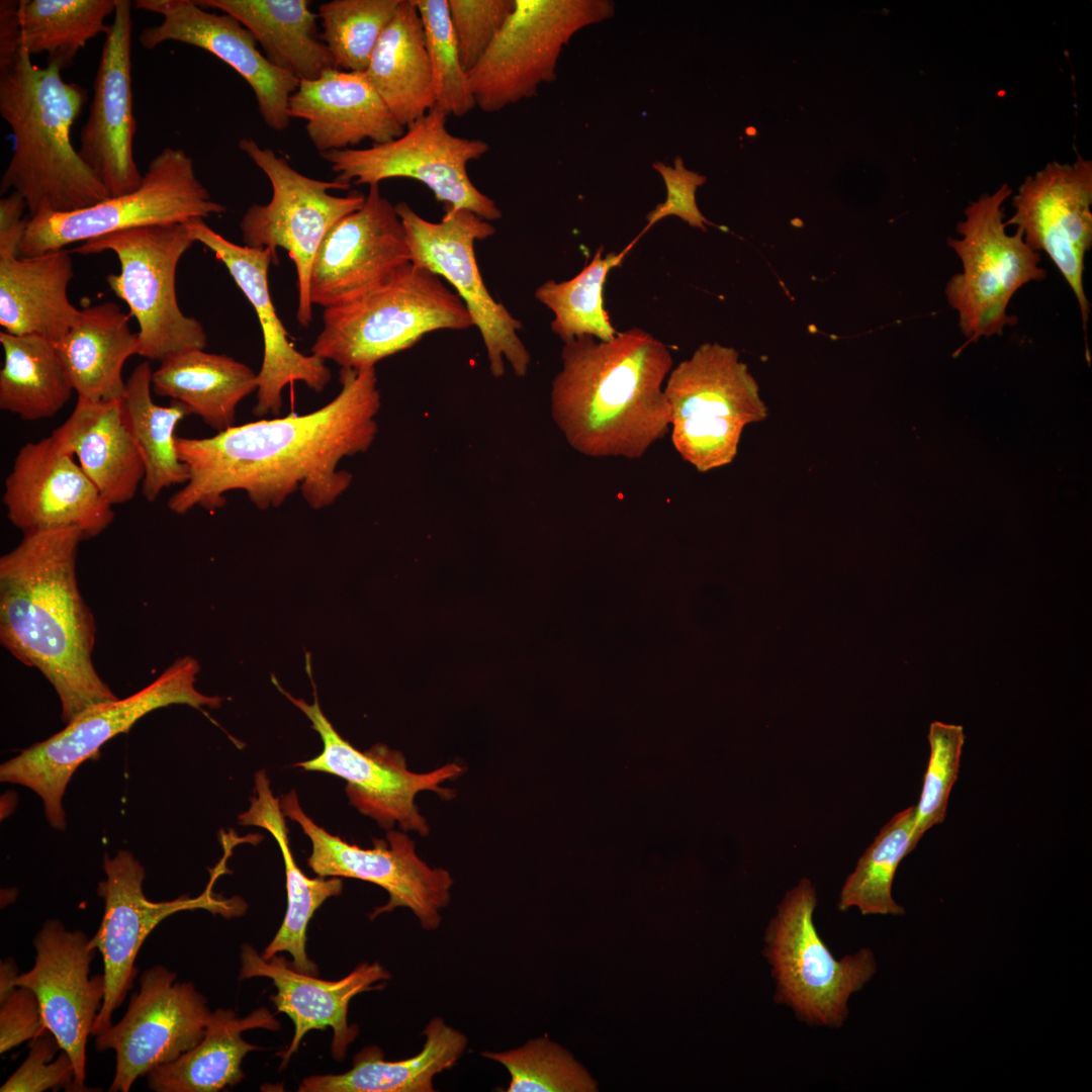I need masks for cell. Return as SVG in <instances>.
I'll return each instance as SVG.
<instances>
[{
    "mask_svg": "<svg viewBox=\"0 0 1092 1092\" xmlns=\"http://www.w3.org/2000/svg\"><path fill=\"white\" fill-rule=\"evenodd\" d=\"M340 383L333 400L306 415L233 426L207 438L177 437L189 477L169 498V510L213 512L238 489L260 510L279 507L297 490L314 510L332 505L352 481L338 465L371 447L381 405L375 367L341 368Z\"/></svg>",
    "mask_w": 1092,
    "mask_h": 1092,
    "instance_id": "cell-1",
    "label": "cell"
},
{
    "mask_svg": "<svg viewBox=\"0 0 1092 1092\" xmlns=\"http://www.w3.org/2000/svg\"><path fill=\"white\" fill-rule=\"evenodd\" d=\"M81 530L63 527L23 533L0 558V641L55 689L62 719L117 700L92 660L95 622L77 580Z\"/></svg>",
    "mask_w": 1092,
    "mask_h": 1092,
    "instance_id": "cell-2",
    "label": "cell"
},
{
    "mask_svg": "<svg viewBox=\"0 0 1092 1092\" xmlns=\"http://www.w3.org/2000/svg\"><path fill=\"white\" fill-rule=\"evenodd\" d=\"M550 408L567 443L594 457L639 459L670 429L664 383L672 369L665 344L633 328L610 341L564 342Z\"/></svg>",
    "mask_w": 1092,
    "mask_h": 1092,
    "instance_id": "cell-3",
    "label": "cell"
},
{
    "mask_svg": "<svg viewBox=\"0 0 1092 1092\" xmlns=\"http://www.w3.org/2000/svg\"><path fill=\"white\" fill-rule=\"evenodd\" d=\"M61 72L56 65H33L21 49L13 65L0 73V114L13 136L1 193L11 189L20 194L29 217L75 211L110 197L71 140L87 92L66 82Z\"/></svg>",
    "mask_w": 1092,
    "mask_h": 1092,
    "instance_id": "cell-4",
    "label": "cell"
},
{
    "mask_svg": "<svg viewBox=\"0 0 1092 1092\" xmlns=\"http://www.w3.org/2000/svg\"><path fill=\"white\" fill-rule=\"evenodd\" d=\"M323 321L311 354L355 370L375 367L431 332L474 327L457 293L441 277L412 262L353 297L324 308Z\"/></svg>",
    "mask_w": 1092,
    "mask_h": 1092,
    "instance_id": "cell-5",
    "label": "cell"
},
{
    "mask_svg": "<svg viewBox=\"0 0 1092 1092\" xmlns=\"http://www.w3.org/2000/svg\"><path fill=\"white\" fill-rule=\"evenodd\" d=\"M199 669V663L193 657L178 658L135 694L85 710L60 732L3 762L1 782L32 790L42 800L51 826L64 829L66 788L78 766L95 755L108 740L127 732L141 718L160 708L220 706L221 698L206 696L196 690Z\"/></svg>",
    "mask_w": 1092,
    "mask_h": 1092,
    "instance_id": "cell-6",
    "label": "cell"
},
{
    "mask_svg": "<svg viewBox=\"0 0 1092 1092\" xmlns=\"http://www.w3.org/2000/svg\"><path fill=\"white\" fill-rule=\"evenodd\" d=\"M1011 194L1004 183L972 201L957 226L961 238L947 240L963 270L947 281L945 296L968 343L1001 335L1005 327L1015 325L1016 316L1007 313L1011 298L1023 285L1046 276L1039 254L1028 247L1022 233L1006 232L1003 204Z\"/></svg>",
    "mask_w": 1092,
    "mask_h": 1092,
    "instance_id": "cell-7",
    "label": "cell"
},
{
    "mask_svg": "<svg viewBox=\"0 0 1092 1092\" xmlns=\"http://www.w3.org/2000/svg\"><path fill=\"white\" fill-rule=\"evenodd\" d=\"M186 222L153 225L107 234L82 243L81 255L113 252L118 274L106 278L139 325V354L152 360L188 349H205L203 326L185 315L176 295V270L184 253L195 243Z\"/></svg>",
    "mask_w": 1092,
    "mask_h": 1092,
    "instance_id": "cell-8",
    "label": "cell"
},
{
    "mask_svg": "<svg viewBox=\"0 0 1092 1092\" xmlns=\"http://www.w3.org/2000/svg\"><path fill=\"white\" fill-rule=\"evenodd\" d=\"M816 891L803 879L786 893L765 932L763 954L777 982L776 1000L812 1024L837 1027L847 1017V1001L876 974L871 949L836 960L813 922Z\"/></svg>",
    "mask_w": 1092,
    "mask_h": 1092,
    "instance_id": "cell-9",
    "label": "cell"
},
{
    "mask_svg": "<svg viewBox=\"0 0 1092 1092\" xmlns=\"http://www.w3.org/2000/svg\"><path fill=\"white\" fill-rule=\"evenodd\" d=\"M225 211L197 178L194 163L182 149L167 147L155 156L141 186L90 207L42 211L28 218L20 257L65 249L120 231L205 218Z\"/></svg>",
    "mask_w": 1092,
    "mask_h": 1092,
    "instance_id": "cell-10",
    "label": "cell"
},
{
    "mask_svg": "<svg viewBox=\"0 0 1092 1092\" xmlns=\"http://www.w3.org/2000/svg\"><path fill=\"white\" fill-rule=\"evenodd\" d=\"M447 117L445 110L434 105L396 139L365 149L329 151L320 157L339 182L372 185L393 178L413 179L425 184L444 210L465 208L487 221L499 219L496 203L474 186L467 172L469 162L488 152V144L452 134Z\"/></svg>",
    "mask_w": 1092,
    "mask_h": 1092,
    "instance_id": "cell-11",
    "label": "cell"
},
{
    "mask_svg": "<svg viewBox=\"0 0 1092 1092\" xmlns=\"http://www.w3.org/2000/svg\"><path fill=\"white\" fill-rule=\"evenodd\" d=\"M239 148L267 176L272 187L270 201L252 204L240 221L245 246L269 249L276 257L277 248L287 251L297 275L296 317L302 327H308L312 322L309 277L317 249L338 221L362 206L365 196L331 194L330 190H347L351 185L301 174L252 138L240 140Z\"/></svg>",
    "mask_w": 1092,
    "mask_h": 1092,
    "instance_id": "cell-12",
    "label": "cell"
},
{
    "mask_svg": "<svg viewBox=\"0 0 1092 1092\" xmlns=\"http://www.w3.org/2000/svg\"><path fill=\"white\" fill-rule=\"evenodd\" d=\"M515 7L467 73L475 105L496 112L556 78L562 48L582 27L611 17L608 0H514Z\"/></svg>",
    "mask_w": 1092,
    "mask_h": 1092,
    "instance_id": "cell-13",
    "label": "cell"
},
{
    "mask_svg": "<svg viewBox=\"0 0 1092 1092\" xmlns=\"http://www.w3.org/2000/svg\"><path fill=\"white\" fill-rule=\"evenodd\" d=\"M395 209L411 262L456 289L481 335L491 374L502 377L507 360L517 376H526L531 357L518 335L522 324L490 295L475 258L474 243L491 237L494 226L465 208L445 209L438 222L425 219L403 201Z\"/></svg>",
    "mask_w": 1092,
    "mask_h": 1092,
    "instance_id": "cell-14",
    "label": "cell"
},
{
    "mask_svg": "<svg viewBox=\"0 0 1092 1092\" xmlns=\"http://www.w3.org/2000/svg\"><path fill=\"white\" fill-rule=\"evenodd\" d=\"M306 671L313 687L312 704L293 698L274 676L272 679L278 690L309 719L312 729L323 740V751L317 756L294 766L307 771L328 772L345 780V791L351 805L374 819L380 827L390 830L397 823L403 831L428 835L429 825L415 802L417 794L432 791L442 799L450 800L455 792L440 786L459 778L465 769L450 762L432 771L419 774L408 770L404 756L387 746L375 745L364 752L359 751L340 736L323 713L311 676L309 655L306 656Z\"/></svg>",
    "mask_w": 1092,
    "mask_h": 1092,
    "instance_id": "cell-15",
    "label": "cell"
},
{
    "mask_svg": "<svg viewBox=\"0 0 1092 1092\" xmlns=\"http://www.w3.org/2000/svg\"><path fill=\"white\" fill-rule=\"evenodd\" d=\"M103 869L106 879L98 885V895L104 899V913L98 930L90 938L91 945L103 959L105 994L95 1019L92 1035L111 1024L118 1008L132 988L138 975L136 956L149 934L168 916L185 910L203 909L225 918L241 916L246 903L239 897L221 898L212 891L218 877L214 872L203 893L197 897L180 896L174 900L154 902L145 896V868L128 850L114 856L105 855Z\"/></svg>",
    "mask_w": 1092,
    "mask_h": 1092,
    "instance_id": "cell-16",
    "label": "cell"
},
{
    "mask_svg": "<svg viewBox=\"0 0 1092 1092\" xmlns=\"http://www.w3.org/2000/svg\"><path fill=\"white\" fill-rule=\"evenodd\" d=\"M280 807L310 839L307 864L318 877L358 879L388 893L387 903L373 910L371 920L404 907L413 911L423 929L439 927L440 911L450 902L453 878L447 870L433 869L422 860L405 833L389 830L385 839H373V848H362L318 826L304 813L294 790L281 798Z\"/></svg>",
    "mask_w": 1092,
    "mask_h": 1092,
    "instance_id": "cell-17",
    "label": "cell"
},
{
    "mask_svg": "<svg viewBox=\"0 0 1092 1092\" xmlns=\"http://www.w3.org/2000/svg\"><path fill=\"white\" fill-rule=\"evenodd\" d=\"M156 965L140 976V988L123 1017L96 1035L97 1051L113 1050L110 1092H127L134 1081L196 1046L211 1017L206 998L191 982Z\"/></svg>",
    "mask_w": 1092,
    "mask_h": 1092,
    "instance_id": "cell-18",
    "label": "cell"
},
{
    "mask_svg": "<svg viewBox=\"0 0 1092 1092\" xmlns=\"http://www.w3.org/2000/svg\"><path fill=\"white\" fill-rule=\"evenodd\" d=\"M1092 162H1053L1020 185L1012 199L1016 226L1030 249L1043 251L1072 289L1086 331L1090 302L1083 285L1084 259L1092 246Z\"/></svg>",
    "mask_w": 1092,
    "mask_h": 1092,
    "instance_id": "cell-19",
    "label": "cell"
},
{
    "mask_svg": "<svg viewBox=\"0 0 1092 1092\" xmlns=\"http://www.w3.org/2000/svg\"><path fill=\"white\" fill-rule=\"evenodd\" d=\"M33 946L34 964L28 972L18 975L16 985L35 994L46 1027L71 1057L75 1067L71 1091H88L87 1039L105 994L103 974L89 977L96 949L86 933L68 930L57 919L43 923L33 938Z\"/></svg>",
    "mask_w": 1092,
    "mask_h": 1092,
    "instance_id": "cell-20",
    "label": "cell"
},
{
    "mask_svg": "<svg viewBox=\"0 0 1092 1092\" xmlns=\"http://www.w3.org/2000/svg\"><path fill=\"white\" fill-rule=\"evenodd\" d=\"M2 503L9 522L23 533L74 527L90 539L114 519L113 506L51 435L20 447L4 480Z\"/></svg>",
    "mask_w": 1092,
    "mask_h": 1092,
    "instance_id": "cell-21",
    "label": "cell"
},
{
    "mask_svg": "<svg viewBox=\"0 0 1092 1092\" xmlns=\"http://www.w3.org/2000/svg\"><path fill=\"white\" fill-rule=\"evenodd\" d=\"M134 6L163 17L160 24L142 30V47L153 50L166 41H178L212 54L250 85L269 128L282 131L288 127L289 98L300 80L273 65L258 50L253 34L235 17L207 11L190 0H138Z\"/></svg>",
    "mask_w": 1092,
    "mask_h": 1092,
    "instance_id": "cell-22",
    "label": "cell"
},
{
    "mask_svg": "<svg viewBox=\"0 0 1092 1092\" xmlns=\"http://www.w3.org/2000/svg\"><path fill=\"white\" fill-rule=\"evenodd\" d=\"M131 3L117 0L93 84L78 153L110 197L136 190L143 181L133 156L136 122L131 87Z\"/></svg>",
    "mask_w": 1092,
    "mask_h": 1092,
    "instance_id": "cell-23",
    "label": "cell"
},
{
    "mask_svg": "<svg viewBox=\"0 0 1092 1092\" xmlns=\"http://www.w3.org/2000/svg\"><path fill=\"white\" fill-rule=\"evenodd\" d=\"M411 262L395 205L379 184L369 185L360 208L338 221L321 243L309 277L312 305L341 303Z\"/></svg>",
    "mask_w": 1092,
    "mask_h": 1092,
    "instance_id": "cell-24",
    "label": "cell"
},
{
    "mask_svg": "<svg viewBox=\"0 0 1092 1092\" xmlns=\"http://www.w3.org/2000/svg\"><path fill=\"white\" fill-rule=\"evenodd\" d=\"M196 242L213 252L228 269L252 304L261 326L263 360L258 373L257 402L253 414L278 416L282 410V391L286 385L300 381L321 392L331 380L325 360L304 355L289 341L270 295L268 269L277 257L266 248L237 245L208 226L202 218L186 222Z\"/></svg>",
    "mask_w": 1092,
    "mask_h": 1092,
    "instance_id": "cell-25",
    "label": "cell"
},
{
    "mask_svg": "<svg viewBox=\"0 0 1092 1092\" xmlns=\"http://www.w3.org/2000/svg\"><path fill=\"white\" fill-rule=\"evenodd\" d=\"M254 977L272 980L277 993L270 996V1001L294 1024L291 1043L281 1056L283 1068L308 1031L327 1027L333 1029L332 1056L342 1061L359 1033L357 1025L348 1022L350 1001L360 993L383 988L390 974L378 962L361 963L346 977L327 981L297 971L284 957L265 960L245 943L241 949L240 979Z\"/></svg>",
    "mask_w": 1092,
    "mask_h": 1092,
    "instance_id": "cell-26",
    "label": "cell"
},
{
    "mask_svg": "<svg viewBox=\"0 0 1092 1092\" xmlns=\"http://www.w3.org/2000/svg\"><path fill=\"white\" fill-rule=\"evenodd\" d=\"M288 114L305 121L307 136L320 154L365 140L383 144L405 131L364 72L333 68L316 79L300 80L289 98Z\"/></svg>",
    "mask_w": 1092,
    "mask_h": 1092,
    "instance_id": "cell-27",
    "label": "cell"
},
{
    "mask_svg": "<svg viewBox=\"0 0 1092 1092\" xmlns=\"http://www.w3.org/2000/svg\"><path fill=\"white\" fill-rule=\"evenodd\" d=\"M664 393L670 423L734 421L745 427L767 417L758 384L732 347L705 343L669 372Z\"/></svg>",
    "mask_w": 1092,
    "mask_h": 1092,
    "instance_id": "cell-28",
    "label": "cell"
},
{
    "mask_svg": "<svg viewBox=\"0 0 1092 1092\" xmlns=\"http://www.w3.org/2000/svg\"><path fill=\"white\" fill-rule=\"evenodd\" d=\"M51 437L78 463L112 506L130 502L142 486L145 466L125 421L121 401L78 397L69 418Z\"/></svg>",
    "mask_w": 1092,
    "mask_h": 1092,
    "instance_id": "cell-29",
    "label": "cell"
},
{
    "mask_svg": "<svg viewBox=\"0 0 1092 1092\" xmlns=\"http://www.w3.org/2000/svg\"><path fill=\"white\" fill-rule=\"evenodd\" d=\"M74 276L67 249L30 257H0V325L13 335H39L54 343L77 323L81 310L68 296Z\"/></svg>",
    "mask_w": 1092,
    "mask_h": 1092,
    "instance_id": "cell-30",
    "label": "cell"
},
{
    "mask_svg": "<svg viewBox=\"0 0 1092 1092\" xmlns=\"http://www.w3.org/2000/svg\"><path fill=\"white\" fill-rule=\"evenodd\" d=\"M55 346L78 397L100 401L122 397V369L139 354L140 340L129 315L107 301L81 309L75 326Z\"/></svg>",
    "mask_w": 1092,
    "mask_h": 1092,
    "instance_id": "cell-31",
    "label": "cell"
},
{
    "mask_svg": "<svg viewBox=\"0 0 1092 1092\" xmlns=\"http://www.w3.org/2000/svg\"><path fill=\"white\" fill-rule=\"evenodd\" d=\"M280 807V800L273 796L270 782L264 769L255 776L254 796L249 809L239 816V823L267 830L280 847L285 867L287 908L282 924L273 939L263 950L269 960L278 952L286 951L292 958L293 967L308 975H317V966L306 954V929L314 912L330 897L342 893L341 878H308L296 864L292 855L288 829Z\"/></svg>",
    "mask_w": 1092,
    "mask_h": 1092,
    "instance_id": "cell-32",
    "label": "cell"
},
{
    "mask_svg": "<svg viewBox=\"0 0 1092 1092\" xmlns=\"http://www.w3.org/2000/svg\"><path fill=\"white\" fill-rule=\"evenodd\" d=\"M423 1034L424 1046L412 1058L386 1061L379 1046H366L354 1057L349 1071L309 1076L302 1080L298 1091L434 1092V1077L457 1063L468 1038L441 1017H434Z\"/></svg>",
    "mask_w": 1092,
    "mask_h": 1092,
    "instance_id": "cell-33",
    "label": "cell"
},
{
    "mask_svg": "<svg viewBox=\"0 0 1092 1092\" xmlns=\"http://www.w3.org/2000/svg\"><path fill=\"white\" fill-rule=\"evenodd\" d=\"M203 8L235 17L254 36L264 56L299 80L335 68L317 31L318 15L308 0H199Z\"/></svg>",
    "mask_w": 1092,
    "mask_h": 1092,
    "instance_id": "cell-34",
    "label": "cell"
},
{
    "mask_svg": "<svg viewBox=\"0 0 1092 1092\" xmlns=\"http://www.w3.org/2000/svg\"><path fill=\"white\" fill-rule=\"evenodd\" d=\"M364 74L403 127L434 107L430 59L414 0H401Z\"/></svg>",
    "mask_w": 1092,
    "mask_h": 1092,
    "instance_id": "cell-35",
    "label": "cell"
},
{
    "mask_svg": "<svg viewBox=\"0 0 1092 1092\" xmlns=\"http://www.w3.org/2000/svg\"><path fill=\"white\" fill-rule=\"evenodd\" d=\"M258 373L223 355L188 349L160 362L152 388L160 396L183 403L190 414L217 432L233 427L237 405L258 388Z\"/></svg>",
    "mask_w": 1092,
    "mask_h": 1092,
    "instance_id": "cell-36",
    "label": "cell"
},
{
    "mask_svg": "<svg viewBox=\"0 0 1092 1092\" xmlns=\"http://www.w3.org/2000/svg\"><path fill=\"white\" fill-rule=\"evenodd\" d=\"M253 1028L278 1030L280 1024L264 1007L244 1018L233 1010L216 1009L196 1046L148 1074L149 1088L156 1092H216L237 1085L244 1078L243 1059L259 1049L242 1037Z\"/></svg>",
    "mask_w": 1092,
    "mask_h": 1092,
    "instance_id": "cell-37",
    "label": "cell"
},
{
    "mask_svg": "<svg viewBox=\"0 0 1092 1092\" xmlns=\"http://www.w3.org/2000/svg\"><path fill=\"white\" fill-rule=\"evenodd\" d=\"M153 371L148 361L140 363L125 382L120 398L125 421L142 456L145 477L142 492L155 502L162 491L185 484L189 477L176 447L178 424L190 412L181 402L172 400L167 406L157 404L153 397Z\"/></svg>",
    "mask_w": 1092,
    "mask_h": 1092,
    "instance_id": "cell-38",
    "label": "cell"
},
{
    "mask_svg": "<svg viewBox=\"0 0 1092 1092\" xmlns=\"http://www.w3.org/2000/svg\"><path fill=\"white\" fill-rule=\"evenodd\" d=\"M0 408L23 421L51 418L74 391L55 343L39 335L0 332Z\"/></svg>",
    "mask_w": 1092,
    "mask_h": 1092,
    "instance_id": "cell-39",
    "label": "cell"
},
{
    "mask_svg": "<svg viewBox=\"0 0 1092 1092\" xmlns=\"http://www.w3.org/2000/svg\"><path fill=\"white\" fill-rule=\"evenodd\" d=\"M117 0H20L21 49L47 55V65L70 68L89 40L106 33Z\"/></svg>",
    "mask_w": 1092,
    "mask_h": 1092,
    "instance_id": "cell-40",
    "label": "cell"
},
{
    "mask_svg": "<svg viewBox=\"0 0 1092 1092\" xmlns=\"http://www.w3.org/2000/svg\"><path fill=\"white\" fill-rule=\"evenodd\" d=\"M639 238L620 252L603 255L604 248H598L576 276L561 282L547 280L535 290V298L553 312L550 328L563 343L582 336L610 341L619 333L604 307V285Z\"/></svg>",
    "mask_w": 1092,
    "mask_h": 1092,
    "instance_id": "cell-41",
    "label": "cell"
},
{
    "mask_svg": "<svg viewBox=\"0 0 1092 1092\" xmlns=\"http://www.w3.org/2000/svg\"><path fill=\"white\" fill-rule=\"evenodd\" d=\"M915 806L897 813L876 836L846 879L838 909H859L862 915H902L904 908L892 897L898 866L916 844L913 841Z\"/></svg>",
    "mask_w": 1092,
    "mask_h": 1092,
    "instance_id": "cell-42",
    "label": "cell"
},
{
    "mask_svg": "<svg viewBox=\"0 0 1092 1092\" xmlns=\"http://www.w3.org/2000/svg\"><path fill=\"white\" fill-rule=\"evenodd\" d=\"M401 0H332L318 6L321 38L335 68L365 72Z\"/></svg>",
    "mask_w": 1092,
    "mask_h": 1092,
    "instance_id": "cell-43",
    "label": "cell"
},
{
    "mask_svg": "<svg viewBox=\"0 0 1092 1092\" xmlns=\"http://www.w3.org/2000/svg\"><path fill=\"white\" fill-rule=\"evenodd\" d=\"M481 1056L503 1065L511 1076L507 1092H594L596 1081L560 1044L547 1036L505 1052Z\"/></svg>",
    "mask_w": 1092,
    "mask_h": 1092,
    "instance_id": "cell-44",
    "label": "cell"
},
{
    "mask_svg": "<svg viewBox=\"0 0 1092 1092\" xmlns=\"http://www.w3.org/2000/svg\"><path fill=\"white\" fill-rule=\"evenodd\" d=\"M422 19L430 59L435 105L457 117L476 105L462 68L448 0H414Z\"/></svg>",
    "mask_w": 1092,
    "mask_h": 1092,
    "instance_id": "cell-45",
    "label": "cell"
},
{
    "mask_svg": "<svg viewBox=\"0 0 1092 1092\" xmlns=\"http://www.w3.org/2000/svg\"><path fill=\"white\" fill-rule=\"evenodd\" d=\"M930 755L923 778L919 802L915 806L913 841L941 822L946 814L948 797L956 783L965 742L963 726L934 721L930 724Z\"/></svg>",
    "mask_w": 1092,
    "mask_h": 1092,
    "instance_id": "cell-46",
    "label": "cell"
},
{
    "mask_svg": "<svg viewBox=\"0 0 1092 1092\" xmlns=\"http://www.w3.org/2000/svg\"><path fill=\"white\" fill-rule=\"evenodd\" d=\"M745 426L734 421H676L670 423L675 451L700 472L730 464L738 452Z\"/></svg>",
    "mask_w": 1092,
    "mask_h": 1092,
    "instance_id": "cell-47",
    "label": "cell"
},
{
    "mask_svg": "<svg viewBox=\"0 0 1092 1092\" xmlns=\"http://www.w3.org/2000/svg\"><path fill=\"white\" fill-rule=\"evenodd\" d=\"M514 7V0H448L460 62L466 73L487 51Z\"/></svg>",
    "mask_w": 1092,
    "mask_h": 1092,
    "instance_id": "cell-48",
    "label": "cell"
},
{
    "mask_svg": "<svg viewBox=\"0 0 1092 1092\" xmlns=\"http://www.w3.org/2000/svg\"><path fill=\"white\" fill-rule=\"evenodd\" d=\"M75 1067L58 1039L46 1030L29 1040V1052L18 1069L0 1087L1 1092H42L65 1088L71 1091Z\"/></svg>",
    "mask_w": 1092,
    "mask_h": 1092,
    "instance_id": "cell-49",
    "label": "cell"
},
{
    "mask_svg": "<svg viewBox=\"0 0 1092 1092\" xmlns=\"http://www.w3.org/2000/svg\"><path fill=\"white\" fill-rule=\"evenodd\" d=\"M653 168L663 179L666 199L647 213V223L640 236L667 216H676L693 228L706 231V224H712V222L700 211L696 201V191L699 186L706 183L707 177L688 170L680 157L675 158L673 167L662 162H655Z\"/></svg>",
    "mask_w": 1092,
    "mask_h": 1092,
    "instance_id": "cell-50",
    "label": "cell"
},
{
    "mask_svg": "<svg viewBox=\"0 0 1092 1092\" xmlns=\"http://www.w3.org/2000/svg\"><path fill=\"white\" fill-rule=\"evenodd\" d=\"M46 1030L39 1002L28 988L17 986L0 998V1053L31 1040Z\"/></svg>",
    "mask_w": 1092,
    "mask_h": 1092,
    "instance_id": "cell-51",
    "label": "cell"
},
{
    "mask_svg": "<svg viewBox=\"0 0 1092 1092\" xmlns=\"http://www.w3.org/2000/svg\"><path fill=\"white\" fill-rule=\"evenodd\" d=\"M27 208L24 198L17 192L0 199V257L19 256L28 219L23 218Z\"/></svg>",
    "mask_w": 1092,
    "mask_h": 1092,
    "instance_id": "cell-52",
    "label": "cell"
},
{
    "mask_svg": "<svg viewBox=\"0 0 1092 1092\" xmlns=\"http://www.w3.org/2000/svg\"><path fill=\"white\" fill-rule=\"evenodd\" d=\"M21 50L19 1H0V73L7 71Z\"/></svg>",
    "mask_w": 1092,
    "mask_h": 1092,
    "instance_id": "cell-53",
    "label": "cell"
},
{
    "mask_svg": "<svg viewBox=\"0 0 1092 1092\" xmlns=\"http://www.w3.org/2000/svg\"><path fill=\"white\" fill-rule=\"evenodd\" d=\"M18 969L15 961L12 958L2 960L0 963V998H3L11 991H13L16 985V979L18 977Z\"/></svg>",
    "mask_w": 1092,
    "mask_h": 1092,
    "instance_id": "cell-54",
    "label": "cell"
}]
</instances>
